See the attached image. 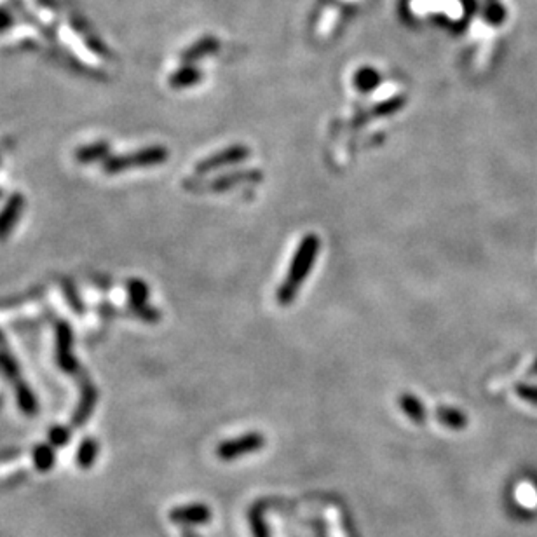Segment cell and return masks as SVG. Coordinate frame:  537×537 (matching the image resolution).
<instances>
[{
  "label": "cell",
  "mask_w": 537,
  "mask_h": 537,
  "mask_svg": "<svg viewBox=\"0 0 537 537\" xmlns=\"http://www.w3.org/2000/svg\"><path fill=\"white\" fill-rule=\"evenodd\" d=\"M319 248L321 241L316 234H307V236L302 237L300 245L297 246L295 253H293L288 274H286L283 283L280 285L276 292L277 304L283 305V307L293 304V300L299 295L302 285H304V281L307 280L312 267H314Z\"/></svg>",
  "instance_id": "6da1fadb"
},
{
  "label": "cell",
  "mask_w": 537,
  "mask_h": 537,
  "mask_svg": "<svg viewBox=\"0 0 537 537\" xmlns=\"http://www.w3.org/2000/svg\"><path fill=\"white\" fill-rule=\"evenodd\" d=\"M170 158V152L163 145H152V147L140 148L133 154L121 155V158H107L103 163V171L107 175L123 173L129 168H148L164 164Z\"/></svg>",
  "instance_id": "7a4b0ae2"
},
{
  "label": "cell",
  "mask_w": 537,
  "mask_h": 537,
  "mask_svg": "<svg viewBox=\"0 0 537 537\" xmlns=\"http://www.w3.org/2000/svg\"><path fill=\"white\" fill-rule=\"evenodd\" d=\"M252 150L246 145H232V147H227L223 150L217 152V154L210 155V158L203 159L201 163L195 164V173L198 175H206L211 171L222 170V168L234 166V164L245 163L246 159H250Z\"/></svg>",
  "instance_id": "3957f363"
},
{
  "label": "cell",
  "mask_w": 537,
  "mask_h": 537,
  "mask_svg": "<svg viewBox=\"0 0 537 537\" xmlns=\"http://www.w3.org/2000/svg\"><path fill=\"white\" fill-rule=\"evenodd\" d=\"M264 180V173L260 170H237L230 173H223L211 180L208 190L211 192H227L241 185H253Z\"/></svg>",
  "instance_id": "277c9868"
},
{
  "label": "cell",
  "mask_w": 537,
  "mask_h": 537,
  "mask_svg": "<svg viewBox=\"0 0 537 537\" xmlns=\"http://www.w3.org/2000/svg\"><path fill=\"white\" fill-rule=\"evenodd\" d=\"M70 347H72V330L63 321L56 327V359L61 370L73 374L77 372V359L70 354Z\"/></svg>",
  "instance_id": "5b68a950"
},
{
  "label": "cell",
  "mask_w": 537,
  "mask_h": 537,
  "mask_svg": "<svg viewBox=\"0 0 537 537\" xmlns=\"http://www.w3.org/2000/svg\"><path fill=\"white\" fill-rule=\"evenodd\" d=\"M23 206H25V199L21 194L11 195L9 201L6 203V206L0 211V241L9 237V234L13 232L14 225L21 217Z\"/></svg>",
  "instance_id": "8992f818"
},
{
  "label": "cell",
  "mask_w": 537,
  "mask_h": 537,
  "mask_svg": "<svg viewBox=\"0 0 537 537\" xmlns=\"http://www.w3.org/2000/svg\"><path fill=\"white\" fill-rule=\"evenodd\" d=\"M264 445V438H262V434H246V436L242 438H237V440L234 441H225L223 445H220V449H218V454L223 459H229V457H236V456H241V454H246V452H253V450L260 449V446Z\"/></svg>",
  "instance_id": "52a82bcc"
},
{
  "label": "cell",
  "mask_w": 537,
  "mask_h": 537,
  "mask_svg": "<svg viewBox=\"0 0 537 537\" xmlns=\"http://www.w3.org/2000/svg\"><path fill=\"white\" fill-rule=\"evenodd\" d=\"M218 49H220V42H218V39L211 37V35H206V37L195 41L189 49L183 51L182 60L185 65H190V63H194V61H199V60H203V58L210 56V54H215Z\"/></svg>",
  "instance_id": "ba28073f"
},
{
  "label": "cell",
  "mask_w": 537,
  "mask_h": 537,
  "mask_svg": "<svg viewBox=\"0 0 537 537\" xmlns=\"http://www.w3.org/2000/svg\"><path fill=\"white\" fill-rule=\"evenodd\" d=\"M95 405H96V389L91 386V384H86V386L82 387L79 406H77L76 414H73V417H72L73 426H77V427L84 426L86 421L91 417Z\"/></svg>",
  "instance_id": "9c48e42d"
},
{
  "label": "cell",
  "mask_w": 537,
  "mask_h": 537,
  "mask_svg": "<svg viewBox=\"0 0 537 537\" xmlns=\"http://www.w3.org/2000/svg\"><path fill=\"white\" fill-rule=\"evenodd\" d=\"M203 81V72H199L195 66L192 65H183L182 68L175 70L170 76V86L173 89H187L195 86L198 82Z\"/></svg>",
  "instance_id": "30bf717a"
},
{
  "label": "cell",
  "mask_w": 537,
  "mask_h": 537,
  "mask_svg": "<svg viewBox=\"0 0 537 537\" xmlns=\"http://www.w3.org/2000/svg\"><path fill=\"white\" fill-rule=\"evenodd\" d=\"M382 82V76L372 66H362L358 72L354 73V86L359 93L368 95V93L375 91Z\"/></svg>",
  "instance_id": "8fae6325"
},
{
  "label": "cell",
  "mask_w": 537,
  "mask_h": 537,
  "mask_svg": "<svg viewBox=\"0 0 537 537\" xmlns=\"http://www.w3.org/2000/svg\"><path fill=\"white\" fill-rule=\"evenodd\" d=\"M111 152V147H108L107 142H96L93 145H86V147H81L79 150L76 152V159L79 160L81 164H91L96 163V160H103L107 158Z\"/></svg>",
  "instance_id": "7c38bea8"
},
{
  "label": "cell",
  "mask_w": 537,
  "mask_h": 537,
  "mask_svg": "<svg viewBox=\"0 0 537 537\" xmlns=\"http://www.w3.org/2000/svg\"><path fill=\"white\" fill-rule=\"evenodd\" d=\"M72 25H73V29H76L77 32L81 34V37L84 39L86 44H88V48H91L93 51H95L96 54H100V56H103V54H105V56H107L108 49L105 48V42L101 41V39L98 37V35L93 34L91 26H89L88 23L81 21V19H73L72 18Z\"/></svg>",
  "instance_id": "4fadbf2b"
},
{
  "label": "cell",
  "mask_w": 537,
  "mask_h": 537,
  "mask_svg": "<svg viewBox=\"0 0 537 537\" xmlns=\"http://www.w3.org/2000/svg\"><path fill=\"white\" fill-rule=\"evenodd\" d=\"M34 457V466L39 473H48L54 468V462H56V456H54L53 446L48 443H41L34 449L32 452Z\"/></svg>",
  "instance_id": "5bb4252c"
},
{
  "label": "cell",
  "mask_w": 537,
  "mask_h": 537,
  "mask_svg": "<svg viewBox=\"0 0 537 537\" xmlns=\"http://www.w3.org/2000/svg\"><path fill=\"white\" fill-rule=\"evenodd\" d=\"M98 452H100V445H98L95 438H86L79 445V450H77V466L81 469H91L98 457Z\"/></svg>",
  "instance_id": "9a60e30c"
},
{
  "label": "cell",
  "mask_w": 537,
  "mask_h": 537,
  "mask_svg": "<svg viewBox=\"0 0 537 537\" xmlns=\"http://www.w3.org/2000/svg\"><path fill=\"white\" fill-rule=\"evenodd\" d=\"M128 293H129V304H131L133 312L138 309L148 305V286L140 280L128 281Z\"/></svg>",
  "instance_id": "2e32d148"
},
{
  "label": "cell",
  "mask_w": 537,
  "mask_h": 537,
  "mask_svg": "<svg viewBox=\"0 0 537 537\" xmlns=\"http://www.w3.org/2000/svg\"><path fill=\"white\" fill-rule=\"evenodd\" d=\"M399 406H402V410L409 415L411 421L417 422V424H422V421L426 419L424 406H422V403L419 402L414 394L403 393L399 396Z\"/></svg>",
  "instance_id": "e0dca14e"
},
{
  "label": "cell",
  "mask_w": 537,
  "mask_h": 537,
  "mask_svg": "<svg viewBox=\"0 0 537 537\" xmlns=\"http://www.w3.org/2000/svg\"><path fill=\"white\" fill-rule=\"evenodd\" d=\"M16 399H18L19 410H21L23 414L25 415L37 414V410H39L37 399H35V396L32 391H30V387L26 386V384H23L21 380L16 384Z\"/></svg>",
  "instance_id": "ac0fdd59"
},
{
  "label": "cell",
  "mask_w": 537,
  "mask_h": 537,
  "mask_svg": "<svg viewBox=\"0 0 537 537\" xmlns=\"http://www.w3.org/2000/svg\"><path fill=\"white\" fill-rule=\"evenodd\" d=\"M436 417L440 419L441 424H445L446 427H452V429H461L468 424V419L466 415L462 414L461 410L454 409V406H440L436 411Z\"/></svg>",
  "instance_id": "d6986e66"
},
{
  "label": "cell",
  "mask_w": 537,
  "mask_h": 537,
  "mask_svg": "<svg viewBox=\"0 0 537 537\" xmlns=\"http://www.w3.org/2000/svg\"><path fill=\"white\" fill-rule=\"evenodd\" d=\"M406 103V98L405 96H393L389 98V100L382 101V103H377L374 108H372V116L374 117H389L393 116V113L399 112L403 107H405Z\"/></svg>",
  "instance_id": "ffe728a7"
},
{
  "label": "cell",
  "mask_w": 537,
  "mask_h": 537,
  "mask_svg": "<svg viewBox=\"0 0 537 537\" xmlns=\"http://www.w3.org/2000/svg\"><path fill=\"white\" fill-rule=\"evenodd\" d=\"M70 436H72V434H70V429L65 426H53L48 434L49 443L53 446H65L66 443L70 441Z\"/></svg>",
  "instance_id": "44dd1931"
},
{
  "label": "cell",
  "mask_w": 537,
  "mask_h": 537,
  "mask_svg": "<svg viewBox=\"0 0 537 537\" xmlns=\"http://www.w3.org/2000/svg\"><path fill=\"white\" fill-rule=\"evenodd\" d=\"M506 18V9L501 6L499 2H490L485 9V19L490 23V25L497 26L504 21Z\"/></svg>",
  "instance_id": "7402d4cb"
},
{
  "label": "cell",
  "mask_w": 537,
  "mask_h": 537,
  "mask_svg": "<svg viewBox=\"0 0 537 537\" xmlns=\"http://www.w3.org/2000/svg\"><path fill=\"white\" fill-rule=\"evenodd\" d=\"M0 367H2V370L6 372L7 377H11V379L18 377V374H19L18 364L9 354H6V352H0Z\"/></svg>",
  "instance_id": "603a6c76"
},
{
  "label": "cell",
  "mask_w": 537,
  "mask_h": 537,
  "mask_svg": "<svg viewBox=\"0 0 537 537\" xmlns=\"http://www.w3.org/2000/svg\"><path fill=\"white\" fill-rule=\"evenodd\" d=\"M516 394L523 402L537 405V386H516Z\"/></svg>",
  "instance_id": "cb8c5ba5"
},
{
  "label": "cell",
  "mask_w": 537,
  "mask_h": 537,
  "mask_svg": "<svg viewBox=\"0 0 537 537\" xmlns=\"http://www.w3.org/2000/svg\"><path fill=\"white\" fill-rule=\"evenodd\" d=\"M11 25H13V16H11L6 9L0 7V34L6 32Z\"/></svg>",
  "instance_id": "d4e9b609"
}]
</instances>
